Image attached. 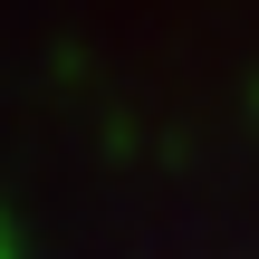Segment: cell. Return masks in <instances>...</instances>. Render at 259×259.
<instances>
[{
  "label": "cell",
  "mask_w": 259,
  "mask_h": 259,
  "mask_svg": "<svg viewBox=\"0 0 259 259\" xmlns=\"http://www.w3.org/2000/svg\"><path fill=\"white\" fill-rule=\"evenodd\" d=\"M0 259H19V250H10V231H0Z\"/></svg>",
  "instance_id": "1"
}]
</instances>
